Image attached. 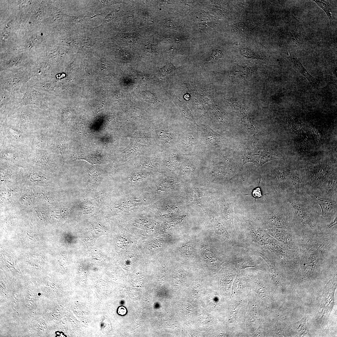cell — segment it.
I'll use <instances>...</instances> for the list:
<instances>
[{
    "instance_id": "6da1fadb",
    "label": "cell",
    "mask_w": 337,
    "mask_h": 337,
    "mask_svg": "<svg viewBox=\"0 0 337 337\" xmlns=\"http://www.w3.org/2000/svg\"><path fill=\"white\" fill-rule=\"evenodd\" d=\"M51 134L49 127L37 129L34 134L32 146L36 149H45L49 145Z\"/></svg>"
},
{
    "instance_id": "7a4b0ae2",
    "label": "cell",
    "mask_w": 337,
    "mask_h": 337,
    "mask_svg": "<svg viewBox=\"0 0 337 337\" xmlns=\"http://www.w3.org/2000/svg\"><path fill=\"white\" fill-rule=\"evenodd\" d=\"M277 159L267 152L264 153L261 151H255L245 155L243 162L244 164L249 162H252L259 167L268 161Z\"/></svg>"
},
{
    "instance_id": "3957f363",
    "label": "cell",
    "mask_w": 337,
    "mask_h": 337,
    "mask_svg": "<svg viewBox=\"0 0 337 337\" xmlns=\"http://www.w3.org/2000/svg\"><path fill=\"white\" fill-rule=\"evenodd\" d=\"M3 129L7 140L9 143L17 146L24 144L25 138L24 133L10 127Z\"/></svg>"
},
{
    "instance_id": "277c9868",
    "label": "cell",
    "mask_w": 337,
    "mask_h": 337,
    "mask_svg": "<svg viewBox=\"0 0 337 337\" xmlns=\"http://www.w3.org/2000/svg\"><path fill=\"white\" fill-rule=\"evenodd\" d=\"M335 284L331 286V283H329L325 289V294L322 300L321 306L324 314L330 311L334 303V294L335 289Z\"/></svg>"
},
{
    "instance_id": "5b68a950",
    "label": "cell",
    "mask_w": 337,
    "mask_h": 337,
    "mask_svg": "<svg viewBox=\"0 0 337 337\" xmlns=\"http://www.w3.org/2000/svg\"><path fill=\"white\" fill-rule=\"evenodd\" d=\"M289 59L295 67L308 80L311 85L315 88H318V85L315 79L310 75L303 66L299 60L294 55L288 52Z\"/></svg>"
},
{
    "instance_id": "8992f818",
    "label": "cell",
    "mask_w": 337,
    "mask_h": 337,
    "mask_svg": "<svg viewBox=\"0 0 337 337\" xmlns=\"http://www.w3.org/2000/svg\"><path fill=\"white\" fill-rule=\"evenodd\" d=\"M314 194L321 207L322 212L324 213L330 212L336 205V202L329 199L320 198Z\"/></svg>"
},
{
    "instance_id": "52a82bcc",
    "label": "cell",
    "mask_w": 337,
    "mask_h": 337,
    "mask_svg": "<svg viewBox=\"0 0 337 337\" xmlns=\"http://www.w3.org/2000/svg\"><path fill=\"white\" fill-rule=\"evenodd\" d=\"M306 318H303L294 324L293 329L299 336L307 335L308 332L306 325Z\"/></svg>"
},
{
    "instance_id": "ba28073f",
    "label": "cell",
    "mask_w": 337,
    "mask_h": 337,
    "mask_svg": "<svg viewBox=\"0 0 337 337\" xmlns=\"http://www.w3.org/2000/svg\"><path fill=\"white\" fill-rule=\"evenodd\" d=\"M325 12L331 22L332 19V11L330 4L325 0H313Z\"/></svg>"
},
{
    "instance_id": "9c48e42d",
    "label": "cell",
    "mask_w": 337,
    "mask_h": 337,
    "mask_svg": "<svg viewBox=\"0 0 337 337\" xmlns=\"http://www.w3.org/2000/svg\"><path fill=\"white\" fill-rule=\"evenodd\" d=\"M250 71L248 68L241 66H237L235 68L233 72L232 75L234 76L236 80L238 79L239 76L240 78L247 77L249 74Z\"/></svg>"
},
{
    "instance_id": "30bf717a",
    "label": "cell",
    "mask_w": 337,
    "mask_h": 337,
    "mask_svg": "<svg viewBox=\"0 0 337 337\" xmlns=\"http://www.w3.org/2000/svg\"><path fill=\"white\" fill-rule=\"evenodd\" d=\"M298 217L302 221H306L307 219V216L305 210L301 207L298 205L290 202Z\"/></svg>"
},
{
    "instance_id": "8fae6325",
    "label": "cell",
    "mask_w": 337,
    "mask_h": 337,
    "mask_svg": "<svg viewBox=\"0 0 337 337\" xmlns=\"http://www.w3.org/2000/svg\"><path fill=\"white\" fill-rule=\"evenodd\" d=\"M142 95L145 101L150 103H156L158 100L155 95L149 91H146L142 93Z\"/></svg>"
},
{
    "instance_id": "7c38bea8",
    "label": "cell",
    "mask_w": 337,
    "mask_h": 337,
    "mask_svg": "<svg viewBox=\"0 0 337 337\" xmlns=\"http://www.w3.org/2000/svg\"><path fill=\"white\" fill-rule=\"evenodd\" d=\"M292 183L293 187L296 189H298L301 186V179L299 174L294 173L291 177Z\"/></svg>"
},
{
    "instance_id": "4fadbf2b",
    "label": "cell",
    "mask_w": 337,
    "mask_h": 337,
    "mask_svg": "<svg viewBox=\"0 0 337 337\" xmlns=\"http://www.w3.org/2000/svg\"><path fill=\"white\" fill-rule=\"evenodd\" d=\"M291 39L292 42L299 43L302 41L301 34L298 32L295 29L292 31Z\"/></svg>"
},
{
    "instance_id": "5bb4252c",
    "label": "cell",
    "mask_w": 337,
    "mask_h": 337,
    "mask_svg": "<svg viewBox=\"0 0 337 337\" xmlns=\"http://www.w3.org/2000/svg\"><path fill=\"white\" fill-rule=\"evenodd\" d=\"M286 174L285 172L282 170H277L275 173V178L278 181H283L286 179Z\"/></svg>"
},
{
    "instance_id": "9a60e30c",
    "label": "cell",
    "mask_w": 337,
    "mask_h": 337,
    "mask_svg": "<svg viewBox=\"0 0 337 337\" xmlns=\"http://www.w3.org/2000/svg\"><path fill=\"white\" fill-rule=\"evenodd\" d=\"M174 69V67L172 65H167L163 68L161 69L162 73L167 74L170 73Z\"/></svg>"
},
{
    "instance_id": "2e32d148",
    "label": "cell",
    "mask_w": 337,
    "mask_h": 337,
    "mask_svg": "<svg viewBox=\"0 0 337 337\" xmlns=\"http://www.w3.org/2000/svg\"><path fill=\"white\" fill-rule=\"evenodd\" d=\"M252 195L253 197L255 198H258L261 197V191L259 187L256 188L253 190Z\"/></svg>"
},
{
    "instance_id": "e0dca14e",
    "label": "cell",
    "mask_w": 337,
    "mask_h": 337,
    "mask_svg": "<svg viewBox=\"0 0 337 337\" xmlns=\"http://www.w3.org/2000/svg\"><path fill=\"white\" fill-rule=\"evenodd\" d=\"M82 43L84 46H86V47H90L89 46H92V41L90 38H87V37H84L82 40Z\"/></svg>"
},
{
    "instance_id": "ac0fdd59",
    "label": "cell",
    "mask_w": 337,
    "mask_h": 337,
    "mask_svg": "<svg viewBox=\"0 0 337 337\" xmlns=\"http://www.w3.org/2000/svg\"><path fill=\"white\" fill-rule=\"evenodd\" d=\"M222 53L220 51H215L211 56V60H215L220 58Z\"/></svg>"
},
{
    "instance_id": "d6986e66",
    "label": "cell",
    "mask_w": 337,
    "mask_h": 337,
    "mask_svg": "<svg viewBox=\"0 0 337 337\" xmlns=\"http://www.w3.org/2000/svg\"><path fill=\"white\" fill-rule=\"evenodd\" d=\"M126 308L123 306L120 307L118 310V314L121 315H125L126 313Z\"/></svg>"
}]
</instances>
